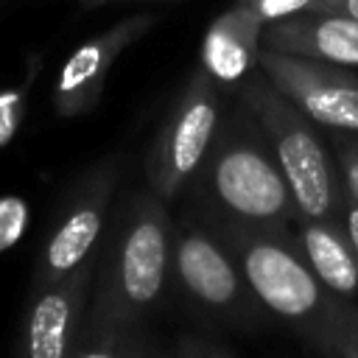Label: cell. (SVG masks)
<instances>
[{
  "label": "cell",
  "instance_id": "1",
  "mask_svg": "<svg viewBox=\"0 0 358 358\" xmlns=\"http://www.w3.org/2000/svg\"><path fill=\"white\" fill-rule=\"evenodd\" d=\"M173 227L168 201L137 190L98 255L95 288L73 358H123L154 352L145 324L162 299L171 271Z\"/></svg>",
  "mask_w": 358,
  "mask_h": 358
},
{
  "label": "cell",
  "instance_id": "2",
  "mask_svg": "<svg viewBox=\"0 0 358 358\" xmlns=\"http://www.w3.org/2000/svg\"><path fill=\"white\" fill-rule=\"evenodd\" d=\"M215 229L232 249L255 299L324 355L344 299L316 277L296 235L232 221H221Z\"/></svg>",
  "mask_w": 358,
  "mask_h": 358
},
{
  "label": "cell",
  "instance_id": "3",
  "mask_svg": "<svg viewBox=\"0 0 358 358\" xmlns=\"http://www.w3.org/2000/svg\"><path fill=\"white\" fill-rule=\"evenodd\" d=\"M246 109L232 117L213 140L207 159L201 162V179L210 201L221 210V221L257 227V229H288L296 224L299 210L288 179L274 157V148Z\"/></svg>",
  "mask_w": 358,
  "mask_h": 358
},
{
  "label": "cell",
  "instance_id": "4",
  "mask_svg": "<svg viewBox=\"0 0 358 358\" xmlns=\"http://www.w3.org/2000/svg\"><path fill=\"white\" fill-rule=\"evenodd\" d=\"M241 103L263 126L288 179L299 218H344V182L336 154L327 151L316 123L291 103L257 67L241 81Z\"/></svg>",
  "mask_w": 358,
  "mask_h": 358
},
{
  "label": "cell",
  "instance_id": "5",
  "mask_svg": "<svg viewBox=\"0 0 358 358\" xmlns=\"http://www.w3.org/2000/svg\"><path fill=\"white\" fill-rule=\"evenodd\" d=\"M221 126V84L204 70H193L182 95L171 106L151 145L145 176L148 187L173 201L199 173Z\"/></svg>",
  "mask_w": 358,
  "mask_h": 358
},
{
  "label": "cell",
  "instance_id": "6",
  "mask_svg": "<svg viewBox=\"0 0 358 358\" xmlns=\"http://www.w3.org/2000/svg\"><path fill=\"white\" fill-rule=\"evenodd\" d=\"M171 271L182 294L207 313L238 324L252 308L255 294L215 227L210 229L190 221L173 227Z\"/></svg>",
  "mask_w": 358,
  "mask_h": 358
},
{
  "label": "cell",
  "instance_id": "7",
  "mask_svg": "<svg viewBox=\"0 0 358 358\" xmlns=\"http://www.w3.org/2000/svg\"><path fill=\"white\" fill-rule=\"evenodd\" d=\"M117 179H120L117 157H106L87 176H81L76 193L70 196L67 207L62 210L56 227L50 229L39 252V260L34 266L31 294L70 274L98 249V241L103 238V229L109 224V207Z\"/></svg>",
  "mask_w": 358,
  "mask_h": 358
},
{
  "label": "cell",
  "instance_id": "8",
  "mask_svg": "<svg viewBox=\"0 0 358 358\" xmlns=\"http://www.w3.org/2000/svg\"><path fill=\"white\" fill-rule=\"evenodd\" d=\"M257 67L316 126L358 134V78L341 64L260 48Z\"/></svg>",
  "mask_w": 358,
  "mask_h": 358
},
{
  "label": "cell",
  "instance_id": "9",
  "mask_svg": "<svg viewBox=\"0 0 358 358\" xmlns=\"http://www.w3.org/2000/svg\"><path fill=\"white\" fill-rule=\"evenodd\" d=\"M98 255L101 249H95L70 274L31 294V305L25 310V319L20 327V344H17V352L22 358H70L73 355L78 344V333L84 327L90 296L95 288Z\"/></svg>",
  "mask_w": 358,
  "mask_h": 358
},
{
  "label": "cell",
  "instance_id": "10",
  "mask_svg": "<svg viewBox=\"0 0 358 358\" xmlns=\"http://www.w3.org/2000/svg\"><path fill=\"white\" fill-rule=\"evenodd\" d=\"M157 22L154 14H134L123 17L106 31L84 39L62 64L53 81V109L59 117H78L98 106L106 76L117 56L129 50L145 31Z\"/></svg>",
  "mask_w": 358,
  "mask_h": 358
},
{
  "label": "cell",
  "instance_id": "11",
  "mask_svg": "<svg viewBox=\"0 0 358 358\" xmlns=\"http://www.w3.org/2000/svg\"><path fill=\"white\" fill-rule=\"evenodd\" d=\"M260 48L358 67V22L336 11H299L266 22Z\"/></svg>",
  "mask_w": 358,
  "mask_h": 358
},
{
  "label": "cell",
  "instance_id": "12",
  "mask_svg": "<svg viewBox=\"0 0 358 358\" xmlns=\"http://www.w3.org/2000/svg\"><path fill=\"white\" fill-rule=\"evenodd\" d=\"M263 20L243 3H232L221 11L201 39V67L221 84H241L252 67H257V50L263 36Z\"/></svg>",
  "mask_w": 358,
  "mask_h": 358
},
{
  "label": "cell",
  "instance_id": "13",
  "mask_svg": "<svg viewBox=\"0 0 358 358\" xmlns=\"http://www.w3.org/2000/svg\"><path fill=\"white\" fill-rule=\"evenodd\" d=\"M296 241L316 277L344 302L358 299V255L350 232L333 218H296Z\"/></svg>",
  "mask_w": 358,
  "mask_h": 358
},
{
  "label": "cell",
  "instance_id": "14",
  "mask_svg": "<svg viewBox=\"0 0 358 358\" xmlns=\"http://www.w3.org/2000/svg\"><path fill=\"white\" fill-rule=\"evenodd\" d=\"M39 64H42V56L34 59V64L25 70L20 84L0 90V148L14 140V134H17L20 123H22V115L28 109V92H31V84H34V78L39 73Z\"/></svg>",
  "mask_w": 358,
  "mask_h": 358
},
{
  "label": "cell",
  "instance_id": "15",
  "mask_svg": "<svg viewBox=\"0 0 358 358\" xmlns=\"http://www.w3.org/2000/svg\"><path fill=\"white\" fill-rule=\"evenodd\" d=\"M31 221V207L22 196L14 193H3L0 196V255L14 249Z\"/></svg>",
  "mask_w": 358,
  "mask_h": 358
},
{
  "label": "cell",
  "instance_id": "16",
  "mask_svg": "<svg viewBox=\"0 0 358 358\" xmlns=\"http://www.w3.org/2000/svg\"><path fill=\"white\" fill-rule=\"evenodd\" d=\"M324 355L333 358H358V308L341 305V313L336 319V327L330 333Z\"/></svg>",
  "mask_w": 358,
  "mask_h": 358
},
{
  "label": "cell",
  "instance_id": "17",
  "mask_svg": "<svg viewBox=\"0 0 358 358\" xmlns=\"http://www.w3.org/2000/svg\"><path fill=\"white\" fill-rule=\"evenodd\" d=\"M333 148H336V162L341 171L344 190L352 201H358V134L336 131L333 134Z\"/></svg>",
  "mask_w": 358,
  "mask_h": 358
},
{
  "label": "cell",
  "instance_id": "18",
  "mask_svg": "<svg viewBox=\"0 0 358 358\" xmlns=\"http://www.w3.org/2000/svg\"><path fill=\"white\" fill-rule=\"evenodd\" d=\"M235 3L249 6L263 22H274V20L299 14V11H313L316 0H235Z\"/></svg>",
  "mask_w": 358,
  "mask_h": 358
},
{
  "label": "cell",
  "instance_id": "19",
  "mask_svg": "<svg viewBox=\"0 0 358 358\" xmlns=\"http://www.w3.org/2000/svg\"><path fill=\"white\" fill-rule=\"evenodd\" d=\"M173 355H182V358H199V355H232L229 347L224 344H215V341H207V338H196V336H179L176 344L171 347Z\"/></svg>",
  "mask_w": 358,
  "mask_h": 358
},
{
  "label": "cell",
  "instance_id": "20",
  "mask_svg": "<svg viewBox=\"0 0 358 358\" xmlns=\"http://www.w3.org/2000/svg\"><path fill=\"white\" fill-rule=\"evenodd\" d=\"M313 11H336V14H347L358 22V0H316Z\"/></svg>",
  "mask_w": 358,
  "mask_h": 358
},
{
  "label": "cell",
  "instance_id": "21",
  "mask_svg": "<svg viewBox=\"0 0 358 358\" xmlns=\"http://www.w3.org/2000/svg\"><path fill=\"white\" fill-rule=\"evenodd\" d=\"M344 227H347L350 241H352L355 255H358V201H352L350 196L344 199Z\"/></svg>",
  "mask_w": 358,
  "mask_h": 358
}]
</instances>
